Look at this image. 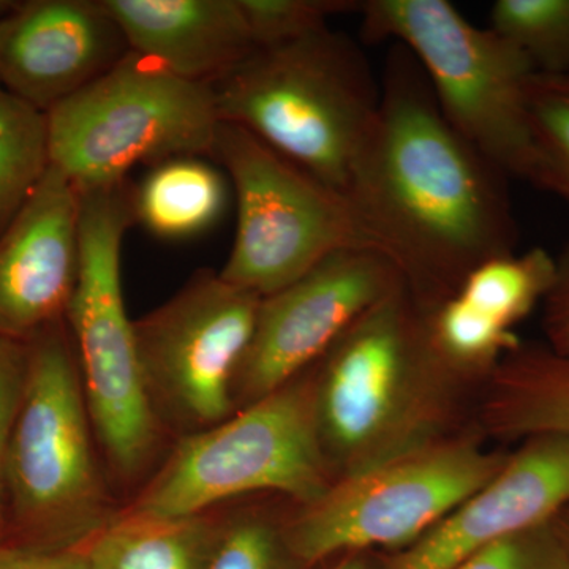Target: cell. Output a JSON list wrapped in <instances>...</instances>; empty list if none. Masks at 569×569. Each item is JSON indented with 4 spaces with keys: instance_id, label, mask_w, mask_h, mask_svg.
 Here are the masks:
<instances>
[{
    "instance_id": "3957f363",
    "label": "cell",
    "mask_w": 569,
    "mask_h": 569,
    "mask_svg": "<svg viewBox=\"0 0 569 569\" xmlns=\"http://www.w3.org/2000/svg\"><path fill=\"white\" fill-rule=\"evenodd\" d=\"M211 86L220 122L244 127L346 194L381 96L355 40L328 26L302 39L257 48Z\"/></svg>"
},
{
    "instance_id": "484cf974",
    "label": "cell",
    "mask_w": 569,
    "mask_h": 569,
    "mask_svg": "<svg viewBox=\"0 0 569 569\" xmlns=\"http://www.w3.org/2000/svg\"><path fill=\"white\" fill-rule=\"evenodd\" d=\"M456 569H569V549L553 519L522 533L498 539Z\"/></svg>"
},
{
    "instance_id": "f546056e",
    "label": "cell",
    "mask_w": 569,
    "mask_h": 569,
    "mask_svg": "<svg viewBox=\"0 0 569 569\" xmlns=\"http://www.w3.org/2000/svg\"><path fill=\"white\" fill-rule=\"evenodd\" d=\"M367 553L369 552L343 553L342 559L332 569H373Z\"/></svg>"
},
{
    "instance_id": "83f0119b",
    "label": "cell",
    "mask_w": 569,
    "mask_h": 569,
    "mask_svg": "<svg viewBox=\"0 0 569 569\" xmlns=\"http://www.w3.org/2000/svg\"><path fill=\"white\" fill-rule=\"evenodd\" d=\"M541 310L546 346L569 355V242L556 257V277Z\"/></svg>"
},
{
    "instance_id": "ac0fdd59",
    "label": "cell",
    "mask_w": 569,
    "mask_h": 569,
    "mask_svg": "<svg viewBox=\"0 0 569 569\" xmlns=\"http://www.w3.org/2000/svg\"><path fill=\"white\" fill-rule=\"evenodd\" d=\"M206 157H176L153 164L133 186L134 224L167 241H182L211 230L230 203L227 173Z\"/></svg>"
},
{
    "instance_id": "7a4b0ae2",
    "label": "cell",
    "mask_w": 569,
    "mask_h": 569,
    "mask_svg": "<svg viewBox=\"0 0 569 569\" xmlns=\"http://www.w3.org/2000/svg\"><path fill=\"white\" fill-rule=\"evenodd\" d=\"M312 376L336 479L477 426L478 389L440 361L406 284L343 332Z\"/></svg>"
},
{
    "instance_id": "ba28073f",
    "label": "cell",
    "mask_w": 569,
    "mask_h": 569,
    "mask_svg": "<svg viewBox=\"0 0 569 569\" xmlns=\"http://www.w3.org/2000/svg\"><path fill=\"white\" fill-rule=\"evenodd\" d=\"M47 121L51 164L78 192L127 181L141 163L212 159L220 126L209 82L183 80L132 51Z\"/></svg>"
},
{
    "instance_id": "9c48e42d",
    "label": "cell",
    "mask_w": 569,
    "mask_h": 569,
    "mask_svg": "<svg viewBox=\"0 0 569 569\" xmlns=\"http://www.w3.org/2000/svg\"><path fill=\"white\" fill-rule=\"evenodd\" d=\"M508 456L473 426L336 479L284 518L288 548L302 569L343 553L406 549L496 477Z\"/></svg>"
},
{
    "instance_id": "8992f818",
    "label": "cell",
    "mask_w": 569,
    "mask_h": 569,
    "mask_svg": "<svg viewBox=\"0 0 569 569\" xmlns=\"http://www.w3.org/2000/svg\"><path fill=\"white\" fill-rule=\"evenodd\" d=\"M80 194V272L69 313L93 436L122 482L156 459L162 421L146 388L122 291V246L134 224L133 183Z\"/></svg>"
},
{
    "instance_id": "277c9868",
    "label": "cell",
    "mask_w": 569,
    "mask_h": 569,
    "mask_svg": "<svg viewBox=\"0 0 569 569\" xmlns=\"http://www.w3.org/2000/svg\"><path fill=\"white\" fill-rule=\"evenodd\" d=\"M28 346V377L6 462V537L10 531L13 539L3 545L82 549L118 512L93 452L67 320Z\"/></svg>"
},
{
    "instance_id": "52a82bcc",
    "label": "cell",
    "mask_w": 569,
    "mask_h": 569,
    "mask_svg": "<svg viewBox=\"0 0 569 569\" xmlns=\"http://www.w3.org/2000/svg\"><path fill=\"white\" fill-rule=\"evenodd\" d=\"M335 481L318 427L310 367L220 425L186 433L127 512L190 518L230 498L260 492L305 507Z\"/></svg>"
},
{
    "instance_id": "8fae6325",
    "label": "cell",
    "mask_w": 569,
    "mask_h": 569,
    "mask_svg": "<svg viewBox=\"0 0 569 569\" xmlns=\"http://www.w3.org/2000/svg\"><path fill=\"white\" fill-rule=\"evenodd\" d=\"M261 296L200 271L148 316L133 321L138 358L160 421L187 433L236 413L234 383Z\"/></svg>"
},
{
    "instance_id": "4fadbf2b",
    "label": "cell",
    "mask_w": 569,
    "mask_h": 569,
    "mask_svg": "<svg viewBox=\"0 0 569 569\" xmlns=\"http://www.w3.org/2000/svg\"><path fill=\"white\" fill-rule=\"evenodd\" d=\"M569 507V437L539 436L509 452L496 477L381 569H456L498 539L552 522Z\"/></svg>"
},
{
    "instance_id": "ffe728a7",
    "label": "cell",
    "mask_w": 569,
    "mask_h": 569,
    "mask_svg": "<svg viewBox=\"0 0 569 569\" xmlns=\"http://www.w3.org/2000/svg\"><path fill=\"white\" fill-rule=\"evenodd\" d=\"M422 312L430 346L440 361L478 391L520 342L515 329L459 293Z\"/></svg>"
},
{
    "instance_id": "44dd1931",
    "label": "cell",
    "mask_w": 569,
    "mask_h": 569,
    "mask_svg": "<svg viewBox=\"0 0 569 569\" xmlns=\"http://www.w3.org/2000/svg\"><path fill=\"white\" fill-rule=\"evenodd\" d=\"M47 114L0 84V234L50 170Z\"/></svg>"
},
{
    "instance_id": "4316f807",
    "label": "cell",
    "mask_w": 569,
    "mask_h": 569,
    "mask_svg": "<svg viewBox=\"0 0 569 569\" xmlns=\"http://www.w3.org/2000/svg\"><path fill=\"white\" fill-rule=\"evenodd\" d=\"M29 346L0 337V545L6 538V462L28 377Z\"/></svg>"
},
{
    "instance_id": "7c38bea8",
    "label": "cell",
    "mask_w": 569,
    "mask_h": 569,
    "mask_svg": "<svg viewBox=\"0 0 569 569\" xmlns=\"http://www.w3.org/2000/svg\"><path fill=\"white\" fill-rule=\"evenodd\" d=\"M402 284V276L385 254L350 249L261 298L252 339L236 376V410L305 373L367 310Z\"/></svg>"
},
{
    "instance_id": "6da1fadb",
    "label": "cell",
    "mask_w": 569,
    "mask_h": 569,
    "mask_svg": "<svg viewBox=\"0 0 569 569\" xmlns=\"http://www.w3.org/2000/svg\"><path fill=\"white\" fill-rule=\"evenodd\" d=\"M380 89L346 197L408 293L430 309L478 266L516 252L509 178L449 123L403 44L389 51Z\"/></svg>"
},
{
    "instance_id": "5bb4252c",
    "label": "cell",
    "mask_w": 569,
    "mask_h": 569,
    "mask_svg": "<svg viewBox=\"0 0 569 569\" xmlns=\"http://www.w3.org/2000/svg\"><path fill=\"white\" fill-rule=\"evenodd\" d=\"M129 52L104 0H31L0 20V84L44 114Z\"/></svg>"
},
{
    "instance_id": "d6986e66",
    "label": "cell",
    "mask_w": 569,
    "mask_h": 569,
    "mask_svg": "<svg viewBox=\"0 0 569 569\" xmlns=\"http://www.w3.org/2000/svg\"><path fill=\"white\" fill-rule=\"evenodd\" d=\"M219 522L123 512L82 548L91 569H206Z\"/></svg>"
},
{
    "instance_id": "5b68a950",
    "label": "cell",
    "mask_w": 569,
    "mask_h": 569,
    "mask_svg": "<svg viewBox=\"0 0 569 569\" xmlns=\"http://www.w3.org/2000/svg\"><path fill=\"white\" fill-rule=\"evenodd\" d=\"M365 41L395 40L417 58L449 123L508 178L553 194L527 110L535 73L522 52L448 0H367Z\"/></svg>"
},
{
    "instance_id": "d4e9b609",
    "label": "cell",
    "mask_w": 569,
    "mask_h": 569,
    "mask_svg": "<svg viewBox=\"0 0 569 569\" xmlns=\"http://www.w3.org/2000/svg\"><path fill=\"white\" fill-rule=\"evenodd\" d=\"M353 0H239L254 47L268 48L328 28L329 18L361 10Z\"/></svg>"
},
{
    "instance_id": "f1b7e54d",
    "label": "cell",
    "mask_w": 569,
    "mask_h": 569,
    "mask_svg": "<svg viewBox=\"0 0 569 569\" xmlns=\"http://www.w3.org/2000/svg\"><path fill=\"white\" fill-rule=\"evenodd\" d=\"M0 569H91L82 549L43 550L0 545Z\"/></svg>"
},
{
    "instance_id": "9a60e30c",
    "label": "cell",
    "mask_w": 569,
    "mask_h": 569,
    "mask_svg": "<svg viewBox=\"0 0 569 569\" xmlns=\"http://www.w3.org/2000/svg\"><path fill=\"white\" fill-rule=\"evenodd\" d=\"M80 272V194L50 167L0 234V337L31 342L67 320Z\"/></svg>"
},
{
    "instance_id": "cb8c5ba5",
    "label": "cell",
    "mask_w": 569,
    "mask_h": 569,
    "mask_svg": "<svg viewBox=\"0 0 569 569\" xmlns=\"http://www.w3.org/2000/svg\"><path fill=\"white\" fill-rule=\"evenodd\" d=\"M531 132L553 181V194L569 203V77L533 73L527 82Z\"/></svg>"
},
{
    "instance_id": "4dcf8cb0",
    "label": "cell",
    "mask_w": 569,
    "mask_h": 569,
    "mask_svg": "<svg viewBox=\"0 0 569 569\" xmlns=\"http://www.w3.org/2000/svg\"><path fill=\"white\" fill-rule=\"evenodd\" d=\"M557 529H559L561 538H563L565 545L569 549V507L563 509L556 518Z\"/></svg>"
},
{
    "instance_id": "e0dca14e",
    "label": "cell",
    "mask_w": 569,
    "mask_h": 569,
    "mask_svg": "<svg viewBox=\"0 0 569 569\" xmlns=\"http://www.w3.org/2000/svg\"><path fill=\"white\" fill-rule=\"evenodd\" d=\"M475 425L498 443L569 437V355L520 340L479 391Z\"/></svg>"
},
{
    "instance_id": "30bf717a",
    "label": "cell",
    "mask_w": 569,
    "mask_h": 569,
    "mask_svg": "<svg viewBox=\"0 0 569 569\" xmlns=\"http://www.w3.org/2000/svg\"><path fill=\"white\" fill-rule=\"evenodd\" d=\"M212 159L238 203L233 249L219 272L224 282L264 298L340 250L381 253L346 194L244 127L220 122Z\"/></svg>"
},
{
    "instance_id": "7402d4cb",
    "label": "cell",
    "mask_w": 569,
    "mask_h": 569,
    "mask_svg": "<svg viewBox=\"0 0 569 569\" xmlns=\"http://www.w3.org/2000/svg\"><path fill=\"white\" fill-rule=\"evenodd\" d=\"M489 29L522 52L535 73L569 77V0H497Z\"/></svg>"
},
{
    "instance_id": "603a6c76",
    "label": "cell",
    "mask_w": 569,
    "mask_h": 569,
    "mask_svg": "<svg viewBox=\"0 0 569 569\" xmlns=\"http://www.w3.org/2000/svg\"><path fill=\"white\" fill-rule=\"evenodd\" d=\"M206 569H302L288 548L284 519L266 511L220 523Z\"/></svg>"
},
{
    "instance_id": "2e32d148",
    "label": "cell",
    "mask_w": 569,
    "mask_h": 569,
    "mask_svg": "<svg viewBox=\"0 0 569 569\" xmlns=\"http://www.w3.org/2000/svg\"><path fill=\"white\" fill-rule=\"evenodd\" d=\"M130 51L183 80H220L257 47L239 0H104Z\"/></svg>"
}]
</instances>
